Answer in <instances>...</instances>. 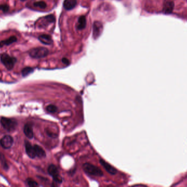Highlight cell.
<instances>
[{
    "instance_id": "cell-9",
    "label": "cell",
    "mask_w": 187,
    "mask_h": 187,
    "mask_svg": "<svg viewBox=\"0 0 187 187\" xmlns=\"http://www.w3.org/2000/svg\"><path fill=\"white\" fill-rule=\"evenodd\" d=\"M100 163L101 165L103 166V168L105 169L107 172H109V174L112 175H115L117 173V170L115 169L113 166L109 164V163L106 162L104 160L100 159Z\"/></svg>"
},
{
    "instance_id": "cell-2",
    "label": "cell",
    "mask_w": 187,
    "mask_h": 187,
    "mask_svg": "<svg viewBox=\"0 0 187 187\" xmlns=\"http://www.w3.org/2000/svg\"><path fill=\"white\" fill-rule=\"evenodd\" d=\"M1 123L3 128L9 132L14 131L18 125L17 120L14 119H9L5 117L1 118Z\"/></svg>"
},
{
    "instance_id": "cell-16",
    "label": "cell",
    "mask_w": 187,
    "mask_h": 187,
    "mask_svg": "<svg viewBox=\"0 0 187 187\" xmlns=\"http://www.w3.org/2000/svg\"><path fill=\"white\" fill-rule=\"evenodd\" d=\"M87 25V20L86 18L84 15L81 16L78 19V23L76 25L77 29L78 30H83L86 27Z\"/></svg>"
},
{
    "instance_id": "cell-1",
    "label": "cell",
    "mask_w": 187,
    "mask_h": 187,
    "mask_svg": "<svg viewBox=\"0 0 187 187\" xmlns=\"http://www.w3.org/2000/svg\"><path fill=\"white\" fill-rule=\"evenodd\" d=\"M83 169L84 171L88 175L97 177H101L103 176V172L99 167L90 163L84 164Z\"/></svg>"
},
{
    "instance_id": "cell-5",
    "label": "cell",
    "mask_w": 187,
    "mask_h": 187,
    "mask_svg": "<svg viewBox=\"0 0 187 187\" xmlns=\"http://www.w3.org/2000/svg\"><path fill=\"white\" fill-rule=\"evenodd\" d=\"M48 172L49 175L53 177L55 182H56L57 183H61L62 182L63 178L59 175L58 169L56 166L53 164L49 166Z\"/></svg>"
},
{
    "instance_id": "cell-4",
    "label": "cell",
    "mask_w": 187,
    "mask_h": 187,
    "mask_svg": "<svg viewBox=\"0 0 187 187\" xmlns=\"http://www.w3.org/2000/svg\"><path fill=\"white\" fill-rule=\"evenodd\" d=\"M1 61L2 63L5 67L8 70H12L14 67L15 63L17 62V59L14 57H11L7 53H2L0 55Z\"/></svg>"
},
{
    "instance_id": "cell-24",
    "label": "cell",
    "mask_w": 187,
    "mask_h": 187,
    "mask_svg": "<svg viewBox=\"0 0 187 187\" xmlns=\"http://www.w3.org/2000/svg\"><path fill=\"white\" fill-rule=\"evenodd\" d=\"M21 1H26V0H21Z\"/></svg>"
},
{
    "instance_id": "cell-10",
    "label": "cell",
    "mask_w": 187,
    "mask_h": 187,
    "mask_svg": "<svg viewBox=\"0 0 187 187\" xmlns=\"http://www.w3.org/2000/svg\"><path fill=\"white\" fill-rule=\"evenodd\" d=\"M175 5L173 2L170 0H165L163 6V12L165 14H170L172 12Z\"/></svg>"
},
{
    "instance_id": "cell-3",
    "label": "cell",
    "mask_w": 187,
    "mask_h": 187,
    "mask_svg": "<svg viewBox=\"0 0 187 187\" xmlns=\"http://www.w3.org/2000/svg\"><path fill=\"white\" fill-rule=\"evenodd\" d=\"M48 49L44 47H39L31 49L29 55L33 58H42L48 55Z\"/></svg>"
},
{
    "instance_id": "cell-13",
    "label": "cell",
    "mask_w": 187,
    "mask_h": 187,
    "mask_svg": "<svg viewBox=\"0 0 187 187\" xmlns=\"http://www.w3.org/2000/svg\"><path fill=\"white\" fill-rule=\"evenodd\" d=\"M77 5V0H65L63 5L64 8L67 11L73 9Z\"/></svg>"
},
{
    "instance_id": "cell-19",
    "label": "cell",
    "mask_w": 187,
    "mask_h": 187,
    "mask_svg": "<svg viewBox=\"0 0 187 187\" xmlns=\"http://www.w3.org/2000/svg\"><path fill=\"white\" fill-rule=\"evenodd\" d=\"M47 111L51 113H55L57 111V108L53 104L49 105L46 108Z\"/></svg>"
},
{
    "instance_id": "cell-6",
    "label": "cell",
    "mask_w": 187,
    "mask_h": 187,
    "mask_svg": "<svg viewBox=\"0 0 187 187\" xmlns=\"http://www.w3.org/2000/svg\"><path fill=\"white\" fill-rule=\"evenodd\" d=\"M103 25L101 22H94L93 26V36L95 40H97L100 37L103 33Z\"/></svg>"
},
{
    "instance_id": "cell-7",
    "label": "cell",
    "mask_w": 187,
    "mask_h": 187,
    "mask_svg": "<svg viewBox=\"0 0 187 187\" xmlns=\"http://www.w3.org/2000/svg\"><path fill=\"white\" fill-rule=\"evenodd\" d=\"M13 144V138L9 135H6L0 140V144L2 147L8 149L12 147Z\"/></svg>"
},
{
    "instance_id": "cell-12",
    "label": "cell",
    "mask_w": 187,
    "mask_h": 187,
    "mask_svg": "<svg viewBox=\"0 0 187 187\" xmlns=\"http://www.w3.org/2000/svg\"><path fill=\"white\" fill-rule=\"evenodd\" d=\"M24 134L27 138L32 139L33 137V129L32 126L30 123H26L24 128Z\"/></svg>"
},
{
    "instance_id": "cell-17",
    "label": "cell",
    "mask_w": 187,
    "mask_h": 187,
    "mask_svg": "<svg viewBox=\"0 0 187 187\" xmlns=\"http://www.w3.org/2000/svg\"><path fill=\"white\" fill-rule=\"evenodd\" d=\"M0 162H1L2 165L3 166V169H5V170L7 171L9 169V166H8V163L7 162L6 157H5V155H3V154L1 153H0Z\"/></svg>"
},
{
    "instance_id": "cell-20",
    "label": "cell",
    "mask_w": 187,
    "mask_h": 187,
    "mask_svg": "<svg viewBox=\"0 0 187 187\" xmlns=\"http://www.w3.org/2000/svg\"><path fill=\"white\" fill-rule=\"evenodd\" d=\"M34 6L39 7L41 9H45L47 7V4L44 1H38L33 3Z\"/></svg>"
},
{
    "instance_id": "cell-11",
    "label": "cell",
    "mask_w": 187,
    "mask_h": 187,
    "mask_svg": "<svg viewBox=\"0 0 187 187\" xmlns=\"http://www.w3.org/2000/svg\"><path fill=\"white\" fill-rule=\"evenodd\" d=\"M38 40L41 43L45 45H51L53 43V41L51 36L49 35L43 34L39 36Z\"/></svg>"
},
{
    "instance_id": "cell-23",
    "label": "cell",
    "mask_w": 187,
    "mask_h": 187,
    "mask_svg": "<svg viewBox=\"0 0 187 187\" xmlns=\"http://www.w3.org/2000/svg\"><path fill=\"white\" fill-rule=\"evenodd\" d=\"M62 61H63V63H64L65 64L69 65V59L65 58H63L62 59Z\"/></svg>"
},
{
    "instance_id": "cell-15",
    "label": "cell",
    "mask_w": 187,
    "mask_h": 187,
    "mask_svg": "<svg viewBox=\"0 0 187 187\" xmlns=\"http://www.w3.org/2000/svg\"><path fill=\"white\" fill-rule=\"evenodd\" d=\"M17 41V38L12 36L7 39L6 40H3L0 42V47H2L5 46H9L10 45L14 43Z\"/></svg>"
},
{
    "instance_id": "cell-8",
    "label": "cell",
    "mask_w": 187,
    "mask_h": 187,
    "mask_svg": "<svg viewBox=\"0 0 187 187\" xmlns=\"http://www.w3.org/2000/svg\"><path fill=\"white\" fill-rule=\"evenodd\" d=\"M25 147L26 153L29 157H30L31 159H34L36 157L34 147L29 142L25 141Z\"/></svg>"
},
{
    "instance_id": "cell-21",
    "label": "cell",
    "mask_w": 187,
    "mask_h": 187,
    "mask_svg": "<svg viewBox=\"0 0 187 187\" xmlns=\"http://www.w3.org/2000/svg\"><path fill=\"white\" fill-rule=\"evenodd\" d=\"M26 182H27V184L29 187H35L38 186V184L36 182L34 181L33 179H31V178L27 179Z\"/></svg>"
},
{
    "instance_id": "cell-14",
    "label": "cell",
    "mask_w": 187,
    "mask_h": 187,
    "mask_svg": "<svg viewBox=\"0 0 187 187\" xmlns=\"http://www.w3.org/2000/svg\"><path fill=\"white\" fill-rule=\"evenodd\" d=\"M33 147L35 149L36 157H38L39 158L45 157L46 154H45V151L42 148L40 147L38 145H37V144L34 145Z\"/></svg>"
},
{
    "instance_id": "cell-18",
    "label": "cell",
    "mask_w": 187,
    "mask_h": 187,
    "mask_svg": "<svg viewBox=\"0 0 187 187\" xmlns=\"http://www.w3.org/2000/svg\"><path fill=\"white\" fill-rule=\"evenodd\" d=\"M34 69L32 67H24L22 70H21V74L23 77H26L28 76L29 75L33 73Z\"/></svg>"
},
{
    "instance_id": "cell-22",
    "label": "cell",
    "mask_w": 187,
    "mask_h": 187,
    "mask_svg": "<svg viewBox=\"0 0 187 187\" xmlns=\"http://www.w3.org/2000/svg\"><path fill=\"white\" fill-rule=\"evenodd\" d=\"M9 7L7 5H0V11H2L3 12L7 13L9 11Z\"/></svg>"
}]
</instances>
